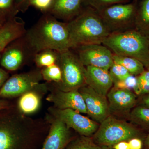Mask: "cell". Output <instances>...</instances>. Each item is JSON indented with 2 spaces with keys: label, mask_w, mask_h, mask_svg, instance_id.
<instances>
[{
  "label": "cell",
  "mask_w": 149,
  "mask_h": 149,
  "mask_svg": "<svg viewBox=\"0 0 149 149\" xmlns=\"http://www.w3.org/2000/svg\"><path fill=\"white\" fill-rule=\"evenodd\" d=\"M50 125L10 106L0 110V149H35Z\"/></svg>",
  "instance_id": "cell-1"
},
{
  "label": "cell",
  "mask_w": 149,
  "mask_h": 149,
  "mask_svg": "<svg viewBox=\"0 0 149 149\" xmlns=\"http://www.w3.org/2000/svg\"><path fill=\"white\" fill-rule=\"evenodd\" d=\"M22 39L33 58L45 50L61 52L70 49L67 23L49 13L43 14Z\"/></svg>",
  "instance_id": "cell-2"
},
{
  "label": "cell",
  "mask_w": 149,
  "mask_h": 149,
  "mask_svg": "<svg viewBox=\"0 0 149 149\" xmlns=\"http://www.w3.org/2000/svg\"><path fill=\"white\" fill-rule=\"evenodd\" d=\"M67 23L72 49L85 45L102 44L110 34L98 12L91 8L82 9Z\"/></svg>",
  "instance_id": "cell-3"
},
{
  "label": "cell",
  "mask_w": 149,
  "mask_h": 149,
  "mask_svg": "<svg viewBox=\"0 0 149 149\" xmlns=\"http://www.w3.org/2000/svg\"><path fill=\"white\" fill-rule=\"evenodd\" d=\"M102 45L113 53L136 59L149 69V37L136 28L111 33Z\"/></svg>",
  "instance_id": "cell-4"
},
{
  "label": "cell",
  "mask_w": 149,
  "mask_h": 149,
  "mask_svg": "<svg viewBox=\"0 0 149 149\" xmlns=\"http://www.w3.org/2000/svg\"><path fill=\"white\" fill-rule=\"evenodd\" d=\"M142 136V130L131 123L110 115L100 123L92 139L98 145L109 147L121 141H128L134 138H141Z\"/></svg>",
  "instance_id": "cell-5"
},
{
  "label": "cell",
  "mask_w": 149,
  "mask_h": 149,
  "mask_svg": "<svg viewBox=\"0 0 149 149\" xmlns=\"http://www.w3.org/2000/svg\"><path fill=\"white\" fill-rule=\"evenodd\" d=\"M56 63L61 69L62 80L58 84L54 83L56 88L67 92L78 90L86 85V67L71 49L58 52Z\"/></svg>",
  "instance_id": "cell-6"
},
{
  "label": "cell",
  "mask_w": 149,
  "mask_h": 149,
  "mask_svg": "<svg viewBox=\"0 0 149 149\" xmlns=\"http://www.w3.org/2000/svg\"><path fill=\"white\" fill-rule=\"evenodd\" d=\"M97 12L110 34L135 28L136 13L132 4H117Z\"/></svg>",
  "instance_id": "cell-7"
},
{
  "label": "cell",
  "mask_w": 149,
  "mask_h": 149,
  "mask_svg": "<svg viewBox=\"0 0 149 149\" xmlns=\"http://www.w3.org/2000/svg\"><path fill=\"white\" fill-rule=\"evenodd\" d=\"M41 70L15 74L8 78L0 90V97L12 98L21 96L35 89L42 80Z\"/></svg>",
  "instance_id": "cell-8"
},
{
  "label": "cell",
  "mask_w": 149,
  "mask_h": 149,
  "mask_svg": "<svg viewBox=\"0 0 149 149\" xmlns=\"http://www.w3.org/2000/svg\"><path fill=\"white\" fill-rule=\"evenodd\" d=\"M72 50L85 67H95L109 71L114 63L112 52L102 44L85 45Z\"/></svg>",
  "instance_id": "cell-9"
},
{
  "label": "cell",
  "mask_w": 149,
  "mask_h": 149,
  "mask_svg": "<svg viewBox=\"0 0 149 149\" xmlns=\"http://www.w3.org/2000/svg\"><path fill=\"white\" fill-rule=\"evenodd\" d=\"M49 111L53 117L61 120L68 128H72L82 136L90 137L95 134L100 126L97 122L74 110L60 109L53 107L50 108Z\"/></svg>",
  "instance_id": "cell-10"
},
{
  "label": "cell",
  "mask_w": 149,
  "mask_h": 149,
  "mask_svg": "<svg viewBox=\"0 0 149 149\" xmlns=\"http://www.w3.org/2000/svg\"><path fill=\"white\" fill-rule=\"evenodd\" d=\"M78 91L84 99L87 114L93 120L100 123L111 115L106 96L99 94L87 85L80 88Z\"/></svg>",
  "instance_id": "cell-11"
},
{
  "label": "cell",
  "mask_w": 149,
  "mask_h": 149,
  "mask_svg": "<svg viewBox=\"0 0 149 149\" xmlns=\"http://www.w3.org/2000/svg\"><path fill=\"white\" fill-rule=\"evenodd\" d=\"M46 100L60 109H70L80 113L87 114L86 105L83 96L78 90L63 91L55 88Z\"/></svg>",
  "instance_id": "cell-12"
},
{
  "label": "cell",
  "mask_w": 149,
  "mask_h": 149,
  "mask_svg": "<svg viewBox=\"0 0 149 149\" xmlns=\"http://www.w3.org/2000/svg\"><path fill=\"white\" fill-rule=\"evenodd\" d=\"M13 43L4 50L0 61L1 65L10 71L17 70L24 65L28 59L33 58L22 38Z\"/></svg>",
  "instance_id": "cell-13"
},
{
  "label": "cell",
  "mask_w": 149,
  "mask_h": 149,
  "mask_svg": "<svg viewBox=\"0 0 149 149\" xmlns=\"http://www.w3.org/2000/svg\"><path fill=\"white\" fill-rule=\"evenodd\" d=\"M111 114L125 113L136 106L137 95L130 90L112 87L107 95Z\"/></svg>",
  "instance_id": "cell-14"
},
{
  "label": "cell",
  "mask_w": 149,
  "mask_h": 149,
  "mask_svg": "<svg viewBox=\"0 0 149 149\" xmlns=\"http://www.w3.org/2000/svg\"><path fill=\"white\" fill-rule=\"evenodd\" d=\"M47 138L41 149H65L70 143V128L61 120L53 117Z\"/></svg>",
  "instance_id": "cell-15"
},
{
  "label": "cell",
  "mask_w": 149,
  "mask_h": 149,
  "mask_svg": "<svg viewBox=\"0 0 149 149\" xmlns=\"http://www.w3.org/2000/svg\"><path fill=\"white\" fill-rule=\"evenodd\" d=\"M25 22L20 17L16 16L7 19L0 28V53L14 41L25 35L27 30Z\"/></svg>",
  "instance_id": "cell-16"
},
{
  "label": "cell",
  "mask_w": 149,
  "mask_h": 149,
  "mask_svg": "<svg viewBox=\"0 0 149 149\" xmlns=\"http://www.w3.org/2000/svg\"><path fill=\"white\" fill-rule=\"evenodd\" d=\"M85 67L86 85L99 94L107 97L113 85L109 71L94 66Z\"/></svg>",
  "instance_id": "cell-17"
},
{
  "label": "cell",
  "mask_w": 149,
  "mask_h": 149,
  "mask_svg": "<svg viewBox=\"0 0 149 149\" xmlns=\"http://www.w3.org/2000/svg\"><path fill=\"white\" fill-rule=\"evenodd\" d=\"M82 5V0H55L48 13L68 22L80 13Z\"/></svg>",
  "instance_id": "cell-18"
},
{
  "label": "cell",
  "mask_w": 149,
  "mask_h": 149,
  "mask_svg": "<svg viewBox=\"0 0 149 149\" xmlns=\"http://www.w3.org/2000/svg\"><path fill=\"white\" fill-rule=\"evenodd\" d=\"M47 90V85L40 84L35 89L20 96L17 104V108L24 115L32 114L40 108L41 97L39 93Z\"/></svg>",
  "instance_id": "cell-19"
},
{
  "label": "cell",
  "mask_w": 149,
  "mask_h": 149,
  "mask_svg": "<svg viewBox=\"0 0 149 149\" xmlns=\"http://www.w3.org/2000/svg\"><path fill=\"white\" fill-rule=\"evenodd\" d=\"M129 117L133 125L149 132V108L140 105L134 107L129 113Z\"/></svg>",
  "instance_id": "cell-20"
},
{
  "label": "cell",
  "mask_w": 149,
  "mask_h": 149,
  "mask_svg": "<svg viewBox=\"0 0 149 149\" xmlns=\"http://www.w3.org/2000/svg\"><path fill=\"white\" fill-rule=\"evenodd\" d=\"M113 60L114 63L122 65L130 74L134 76H138L145 70L143 65L133 58L113 54Z\"/></svg>",
  "instance_id": "cell-21"
},
{
  "label": "cell",
  "mask_w": 149,
  "mask_h": 149,
  "mask_svg": "<svg viewBox=\"0 0 149 149\" xmlns=\"http://www.w3.org/2000/svg\"><path fill=\"white\" fill-rule=\"evenodd\" d=\"M135 28L149 37V0H143L138 14H136Z\"/></svg>",
  "instance_id": "cell-22"
},
{
  "label": "cell",
  "mask_w": 149,
  "mask_h": 149,
  "mask_svg": "<svg viewBox=\"0 0 149 149\" xmlns=\"http://www.w3.org/2000/svg\"><path fill=\"white\" fill-rule=\"evenodd\" d=\"M58 52L53 50H45L39 52L34 56L35 64L39 68H45L56 63Z\"/></svg>",
  "instance_id": "cell-23"
},
{
  "label": "cell",
  "mask_w": 149,
  "mask_h": 149,
  "mask_svg": "<svg viewBox=\"0 0 149 149\" xmlns=\"http://www.w3.org/2000/svg\"><path fill=\"white\" fill-rule=\"evenodd\" d=\"M65 149H110L109 147L96 144L92 138L82 136L70 142Z\"/></svg>",
  "instance_id": "cell-24"
},
{
  "label": "cell",
  "mask_w": 149,
  "mask_h": 149,
  "mask_svg": "<svg viewBox=\"0 0 149 149\" xmlns=\"http://www.w3.org/2000/svg\"><path fill=\"white\" fill-rule=\"evenodd\" d=\"M41 73L42 79L49 83L52 82L58 84L61 81V69L57 63L43 68L41 70Z\"/></svg>",
  "instance_id": "cell-25"
},
{
  "label": "cell",
  "mask_w": 149,
  "mask_h": 149,
  "mask_svg": "<svg viewBox=\"0 0 149 149\" xmlns=\"http://www.w3.org/2000/svg\"><path fill=\"white\" fill-rule=\"evenodd\" d=\"M137 77V84L133 90L137 96H141L149 93V69L145 70L143 72Z\"/></svg>",
  "instance_id": "cell-26"
},
{
  "label": "cell",
  "mask_w": 149,
  "mask_h": 149,
  "mask_svg": "<svg viewBox=\"0 0 149 149\" xmlns=\"http://www.w3.org/2000/svg\"><path fill=\"white\" fill-rule=\"evenodd\" d=\"M127 0H82V3L95 9L97 11L101 10L109 6L122 3Z\"/></svg>",
  "instance_id": "cell-27"
},
{
  "label": "cell",
  "mask_w": 149,
  "mask_h": 149,
  "mask_svg": "<svg viewBox=\"0 0 149 149\" xmlns=\"http://www.w3.org/2000/svg\"><path fill=\"white\" fill-rule=\"evenodd\" d=\"M109 72L113 84L124 80L131 74L124 67L114 63L109 68Z\"/></svg>",
  "instance_id": "cell-28"
},
{
  "label": "cell",
  "mask_w": 149,
  "mask_h": 149,
  "mask_svg": "<svg viewBox=\"0 0 149 149\" xmlns=\"http://www.w3.org/2000/svg\"><path fill=\"white\" fill-rule=\"evenodd\" d=\"M0 12L8 18L16 16L19 12L15 6V0H0Z\"/></svg>",
  "instance_id": "cell-29"
},
{
  "label": "cell",
  "mask_w": 149,
  "mask_h": 149,
  "mask_svg": "<svg viewBox=\"0 0 149 149\" xmlns=\"http://www.w3.org/2000/svg\"><path fill=\"white\" fill-rule=\"evenodd\" d=\"M55 0H29V6H32L43 14L49 12Z\"/></svg>",
  "instance_id": "cell-30"
},
{
  "label": "cell",
  "mask_w": 149,
  "mask_h": 149,
  "mask_svg": "<svg viewBox=\"0 0 149 149\" xmlns=\"http://www.w3.org/2000/svg\"><path fill=\"white\" fill-rule=\"evenodd\" d=\"M137 84V77L130 74L124 80L118 81L113 84L114 88L125 90H134Z\"/></svg>",
  "instance_id": "cell-31"
},
{
  "label": "cell",
  "mask_w": 149,
  "mask_h": 149,
  "mask_svg": "<svg viewBox=\"0 0 149 149\" xmlns=\"http://www.w3.org/2000/svg\"><path fill=\"white\" fill-rule=\"evenodd\" d=\"M29 0H15V6L18 12L24 13L29 8Z\"/></svg>",
  "instance_id": "cell-32"
},
{
  "label": "cell",
  "mask_w": 149,
  "mask_h": 149,
  "mask_svg": "<svg viewBox=\"0 0 149 149\" xmlns=\"http://www.w3.org/2000/svg\"><path fill=\"white\" fill-rule=\"evenodd\" d=\"M130 149H143V143L141 138H134L128 141Z\"/></svg>",
  "instance_id": "cell-33"
},
{
  "label": "cell",
  "mask_w": 149,
  "mask_h": 149,
  "mask_svg": "<svg viewBox=\"0 0 149 149\" xmlns=\"http://www.w3.org/2000/svg\"><path fill=\"white\" fill-rule=\"evenodd\" d=\"M140 97L139 105L149 108V93Z\"/></svg>",
  "instance_id": "cell-34"
},
{
  "label": "cell",
  "mask_w": 149,
  "mask_h": 149,
  "mask_svg": "<svg viewBox=\"0 0 149 149\" xmlns=\"http://www.w3.org/2000/svg\"><path fill=\"white\" fill-rule=\"evenodd\" d=\"M8 73L4 70L0 68V90L8 79Z\"/></svg>",
  "instance_id": "cell-35"
},
{
  "label": "cell",
  "mask_w": 149,
  "mask_h": 149,
  "mask_svg": "<svg viewBox=\"0 0 149 149\" xmlns=\"http://www.w3.org/2000/svg\"><path fill=\"white\" fill-rule=\"evenodd\" d=\"M114 149H130L128 141H123L113 146Z\"/></svg>",
  "instance_id": "cell-36"
},
{
  "label": "cell",
  "mask_w": 149,
  "mask_h": 149,
  "mask_svg": "<svg viewBox=\"0 0 149 149\" xmlns=\"http://www.w3.org/2000/svg\"><path fill=\"white\" fill-rule=\"evenodd\" d=\"M10 106L8 102L5 100H0V110Z\"/></svg>",
  "instance_id": "cell-37"
},
{
  "label": "cell",
  "mask_w": 149,
  "mask_h": 149,
  "mask_svg": "<svg viewBox=\"0 0 149 149\" xmlns=\"http://www.w3.org/2000/svg\"><path fill=\"white\" fill-rule=\"evenodd\" d=\"M143 147L144 149H149V133L144 139Z\"/></svg>",
  "instance_id": "cell-38"
},
{
  "label": "cell",
  "mask_w": 149,
  "mask_h": 149,
  "mask_svg": "<svg viewBox=\"0 0 149 149\" xmlns=\"http://www.w3.org/2000/svg\"><path fill=\"white\" fill-rule=\"evenodd\" d=\"M8 19V18H7L4 15L0 12V28L2 26Z\"/></svg>",
  "instance_id": "cell-39"
},
{
  "label": "cell",
  "mask_w": 149,
  "mask_h": 149,
  "mask_svg": "<svg viewBox=\"0 0 149 149\" xmlns=\"http://www.w3.org/2000/svg\"><path fill=\"white\" fill-rule=\"evenodd\" d=\"M1 53H0V61H1Z\"/></svg>",
  "instance_id": "cell-40"
}]
</instances>
